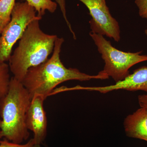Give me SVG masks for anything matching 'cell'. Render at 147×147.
<instances>
[{
	"mask_svg": "<svg viewBox=\"0 0 147 147\" xmlns=\"http://www.w3.org/2000/svg\"><path fill=\"white\" fill-rule=\"evenodd\" d=\"M34 8L37 12V16L42 17L45 15V11H48L53 13L56 11L57 4L52 0H24Z\"/></svg>",
	"mask_w": 147,
	"mask_h": 147,
	"instance_id": "30bf717a",
	"label": "cell"
},
{
	"mask_svg": "<svg viewBox=\"0 0 147 147\" xmlns=\"http://www.w3.org/2000/svg\"><path fill=\"white\" fill-rule=\"evenodd\" d=\"M44 100L40 96H34L26 115L27 127L33 132L35 144L40 145L47 134V119L43 108Z\"/></svg>",
	"mask_w": 147,
	"mask_h": 147,
	"instance_id": "52a82bcc",
	"label": "cell"
},
{
	"mask_svg": "<svg viewBox=\"0 0 147 147\" xmlns=\"http://www.w3.org/2000/svg\"><path fill=\"white\" fill-rule=\"evenodd\" d=\"M80 89L97 91L103 94L119 90L129 91L142 90L147 93V66L142 67L135 69L133 73L114 85L102 87L81 86Z\"/></svg>",
	"mask_w": 147,
	"mask_h": 147,
	"instance_id": "ba28073f",
	"label": "cell"
},
{
	"mask_svg": "<svg viewBox=\"0 0 147 147\" xmlns=\"http://www.w3.org/2000/svg\"><path fill=\"white\" fill-rule=\"evenodd\" d=\"M34 147H41L40 144H35Z\"/></svg>",
	"mask_w": 147,
	"mask_h": 147,
	"instance_id": "e0dca14e",
	"label": "cell"
},
{
	"mask_svg": "<svg viewBox=\"0 0 147 147\" xmlns=\"http://www.w3.org/2000/svg\"><path fill=\"white\" fill-rule=\"evenodd\" d=\"M86 6L92 18L89 21L91 32L105 36L118 42L121 39L118 21L113 17L105 0H79Z\"/></svg>",
	"mask_w": 147,
	"mask_h": 147,
	"instance_id": "8992f818",
	"label": "cell"
},
{
	"mask_svg": "<svg viewBox=\"0 0 147 147\" xmlns=\"http://www.w3.org/2000/svg\"><path fill=\"white\" fill-rule=\"evenodd\" d=\"M55 1H56L57 3L58 4L59 6L61 11L62 13L63 16V18L65 20L66 23L68 27L69 31L73 35L74 38V39H76V35L75 34V33L73 31V30L71 28V24H70L68 19H67V17L65 0H55Z\"/></svg>",
	"mask_w": 147,
	"mask_h": 147,
	"instance_id": "4fadbf2b",
	"label": "cell"
},
{
	"mask_svg": "<svg viewBox=\"0 0 147 147\" xmlns=\"http://www.w3.org/2000/svg\"><path fill=\"white\" fill-rule=\"evenodd\" d=\"M2 138V137L1 136V133H0V139H1Z\"/></svg>",
	"mask_w": 147,
	"mask_h": 147,
	"instance_id": "d6986e66",
	"label": "cell"
},
{
	"mask_svg": "<svg viewBox=\"0 0 147 147\" xmlns=\"http://www.w3.org/2000/svg\"><path fill=\"white\" fill-rule=\"evenodd\" d=\"M123 125L127 136L147 142V108L141 107L128 115Z\"/></svg>",
	"mask_w": 147,
	"mask_h": 147,
	"instance_id": "9c48e42d",
	"label": "cell"
},
{
	"mask_svg": "<svg viewBox=\"0 0 147 147\" xmlns=\"http://www.w3.org/2000/svg\"><path fill=\"white\" fill-rule=\"evenodd\" d=\"M138 99L140 107L147 108V95H139Z\"/></svg>",
	"mask_w": 147,
	"mask_h": 147,
	"instance_id": "2e32d148",
	"label": "cell"
},
{
	"mask_svg": "<svg viewBox=\"0 0 147 147\" xmlns=\"http://www.w3.org/2000/svg\"><path fill=\"white\" fill-rule=\"evenodd\" d=\"M64 41L63 38H57L51 58L27 71L21 83L28 92L31 99L34 96L39 95L45 100L58 85L69 80L84 82L91 79H109L108 76L99 73L90 75L81 72L77 69L66 68L60 57Z\"/></svg>",
	"mask_w": 147,
	"mask_h": 147,
	"instance_id": "6da1fadb",
	"label": "cell"
},
{
	"mask_svg": "<svg viewBox=\"0 0 147 147\" xmlns=\"http://www.w3.org/2000/svg\"><path fill=\"white\" fill-rule=\"evenodd\" d=\"M8 65L0 62V102L8 92L11 78Z\"/></svg>",
	"mask_w": 147,
	"mask_h": 147,
	"instance_id": "7c38bea8",
	"label": "cell"
},
{
	"mask_svg": "<svg viewBox=\"0 0 147 147\" xmlns=\"http://www.w3.org/2000/svg\"><path fill=\"white\" fill-rule=\"evenodd\" d=\"M39 20L32 21L27 27L9 59V70L13 77L22 82L29 69L48 59L53 52L58 37L46 34L40 29Z\"/></svg>",
	"mask_w": 147,
	"mask_h": 147,
	"instance_id": "7a4b0ae2",
	"label": "cell"
},
{
	"mask_svg": "<svg viewBox=\"0 0 147 147\" xmlns=\"http://www.w3.org/2000/svg\"><path fill=\"white\" fill-rule=\"evenodd\" d=\"M145 34L147 36V29H146V30H145Z\"/></svg>",
	"mask_w": 147,
	"mask_h": 147,
	"instance_id": "ac0fdd59",
	"label": "cell"
},
{
	"mask_svg": "<svg viewBox=\"0 0 147 147\" xmlns=\"http://www.w3.org/2000/svg\"><path fill=\"white\" fill-rule=\"evenodd\" d=\"M32 99L22 83L11 78L7 94L0 102V133L2 137L21 144L30 137L26 115Z\"/></svg>",
	"mask_w": 147,
	"mask_h": 147,
	"instance_id": "3957f363",
	"label": "cell"
},
{
	"mask_svg": "<svg viewBox=\"0 0 147 147\" xmlns=\"http://www.w3.org/2000/svg\"><path fill=\"white\" fill-rule=\"evenodd\" d=\"M16 0H0V34L11 18Z\"/></svg>",
	"mask_w": 147,
	"mask_h": 147,
	"instance_id": "8fae6325",
	"label": "cell"
},
{
	"mask_svg": "<svg viewBox=\"0 0 147 147\" xmlns=\"http://www.w3.org/2000/svg\"><path fill=\"white\" fill-rule=\"evenodd\" d=\"M135 3L139 9V16L147 19V0H135Z\"/></svg>",
	"mask_w": 147,
	"mask_h": 147,
	"instance_id": "9a60e30c",
	"label": "cell"
},
{
	"mask_svg": "<svg viewBox=\"0 0 147 147\" xmlns=\"http://www.w3.org/2000/svg\"><path fill=\"white\" fill-rule=\"evenodd\" d=\"M34 145L33 139H30L26 144H14L6 139L0 141V147H34Z\"/></svg>",
	"mask_w": 147,
	"mask_h": 147,
	"instance_id": "5bb4252c",
	"label": "cell"
},
{
	"mask_svg": "<svg viewBox=\"0 0 147 147\" xmlns=\"http://www.w3.org/2000/svg\"><path fill=\"white\" fill-rule=\"evenodd\" d=\"M90 36L97 47L105 63L99 74L111 77L116 83L122 81L129 74V69L139 63L147 61V55L142 52H125L113 47L103 36L91 32Z\"/></svg>",
	"mask_w": 147,
	"mask_h": 147,
	"instance_id": "277c9868",
	"label": "cell"
},
{
	"mask_svg": "<svg viewBox=\"0 0 147 147\" xmlns=\"http://www.w3.org/2000/svg\"><path fill=\"white\" fill-rule=\"evenodd\" d=\"M36 12L26 2L16 3L10 21L0 36V62L9 61L13 45L21 38L29 24L34 20L42 19L36 15Z\"/></svg>",
	"mask_w": 147,
	"mask_h": 147,
	"instance_id": "5b68a950",
	"label": "cell"
}]
</instances>
